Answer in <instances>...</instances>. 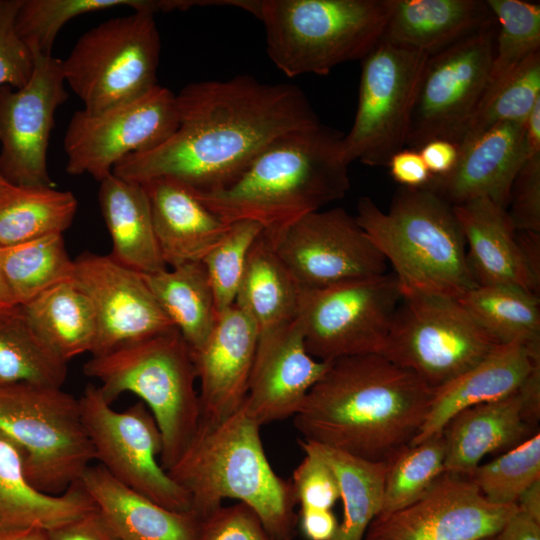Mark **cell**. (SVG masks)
<instances>
[{"label": "cell", "mask_w": 540, "mask_h": 540, "mask_svg": "<svg viewBox=\"0 0 540 540\" xmlns=\"http://www.w3.org/2000/svg\"><path fill=\"white\" fill-rule=\"evenodd\" d=\"M495 23L486 1L393 0L382 39L431 56Z\"/></svg>", "instance_id": "cell-29"}, {"label": "cell", "mask_w": 540, "mask_h": 540, "mask_svg": "<svg viewBox=\"0 0 540 540\" xmlns=\"http://www.w3.org/2000/svg\"><path fill=\"white\" fill-rule=\"evenodd\" d=\"M418 151L433 176L447 175L454 169L459 159L457 145L444 139L430 140Z\"/></svg>", "instance_id": "cell-51"}, {"label": "cell", "mask_w": 540, "mask_h": 540, "mask_svg": "<svg viewBox=\"0 0 540 540\" xmlns=\"http://www.w3.org/2000/svg\"><path fill=\"white\" fill-rule=\"evenodd\" d=\"M81 419L95 460L122 484L177 512L191 511L188 493L160 464L163 441L146 405L138 401L116 411L99 387L88 385L79 398Z\"/></svg>", "instance_id": "cell-13"}, {"label": "cell", "mask_w": 540, "mask_h": 540, "mask_svg": "<svg viewBox=\"0 0 540 540\" xmlns=\"http://www.w3.org/2000/svg\"><path fill=\"white\" fill-rule=\"evenodd\" d=\"M484 540H492V537H490V538H487V539H484Z\"/></svg>", "instance_id": "cell-59"}, {"label": "cell", "mask_w": 540, "mask_h": 540, "mask_svg": "<svg viewBox=\"0 0 540 540\" xmlns=\"http://www.w3.org/2000/svg\"><path fill=\"white\" fill-rule=\"evenodd\" d=\"M355 218L393 267L402 291L457 299L477 286L453 206L429 189L400 187L386 212L361 197Z\"/></svg>", "instance_id": "cell-5"}, {"label": "cell", "mask_w": 540, "mask_h": 540, "mask_svg": "<svg viewBox=\"0 0 540 540\" xmlns=\"http://www.w3.org/2000/svg\"><path fill=\"white\" fill-rule=\"evenodd\" d=\"M402 293L393 272L301 289L298 322L308 353L326 362L381 354Z\"/></svg>", "instance_id": "cell-12"}, {"label": "cell", "mask_w": 540, "mask_h": 540, "mask_svg": "<svg viewBox=\"0 0 540 540\" xmlns=\"http://www.w3.org/2000/svg\"><path fill=\"white\" fill-rule=\"evenodd\" d=\"M343 137L321 122L292 130L265 147L225 188L195 194L225 222L249 220L274 234L344 198L350 179Z\"/></svg>", "instance_id": "cell-3"}, {"label": "cell", "mask_w": 540, "mask_h": 540, "mask_svg": "<svg viewBox=\"0 0 540 540\" xmlns=\"http://www.w3.org/2000/svg\"><path fill=\"white\" fill-rule=\"evenodd\" d=\"M14 302L2 275L0 267V315L6 314L18 308Z\"/></svg>", "instance_id": "cell-58"}, {"label": "cell", "mask_w": 540, "mask_h": 540, "mask_svg": "<svg viewBox=\"0 0 540 540\" xmlns=\"http://www.w3.org/2000/svg\"><path fill=\"white\" fill-rule=\"evenodd\" d=\"M486 4L497 24L489 83L492 86L540 52V5L522 0H487Z\"/></svg>", "instance_id": "cell-42"}, {"label": "cell", "mask_w": 540, "mask_h": 540, "mask_svg": "<svg viewBox=\"0 0 540 540\" xmlns=\"http://www.w3.org/2000/svg\"><path fill=\"white\" fill-rule=\"evenodd\" d=\"M300 290L262 232L249 252L234 303L252 320L257 345L272 340L296 322Z\"/></svg>", "instance_id": "cell-30"}, {"label": "cell", "mask_w": 540, "mask_h": 540, "mask_svg": "<svg viewBox=\"0 0 540 540\" xmlns=\"http://www.w3.org/2000/svg\"><path fill=\"white\" fill-rule=\"evenodd\" d=\"M336 475L343 517L331 540H363L372 521L380 514L386 462H373L302 439Z\"/></svg>", "instance_id": "cell-34"}, {"label": "cell", "mask_w": 540, "mask_h": 540, "mask_svg": "<svg viewBox=\"0 0 540 540\" xmlns=\"http://www.w3.org/2000/svg\"><path fill=\"white\" fill-rule=\"evenodd\" d=\"M260 428L243 406L217 424H199L167 473L188 493L200 520L235 499L255 510L276 540H292L298 524L293 487L268 461Z\"/></svg>", "instance_id": "cell-4"}, {"label": "cell", "mask_w": 540, "mask_h": 540, "mask_svg": "<svg viewBox=\"0 0 540 540\" xmlns=\"http://www.w3.org/2000/svg\"><path fill=\"white\" fill-rule=\"evenodd\" d=\"M433 389L381 354L331 362L293 416L304 440L357 458L387 462L410 445Z\"/></svg>", "instance_id": "cell-2"}, {"label": "cell", "mask_w": 540, "mask_h": 540, "mask_svg": "<svg viewBox=\"0 0 540 540\" xmlns=\"http://www.w3.org/2000/svg\"><path fill=\"white\" fill-rule=\"evenodd\" d=\"M525 122L498 124L459 151L454 169L424 188L452 206L486 198L507 209L514 179L527 159Z\"/></svg>", "instance_id": "cell-22"}, {"label": "cell", "mask_w": 540, "mask_h": 540, "mask_svg": "<svg viewBox=\"0 0 540 540\" xmlns=\"http://www.w3.org/2000/svg\"><path fill=\"white\" fill-rule=\"evenodd\" d=\"M304 458L294 469L291 484L300 508L328 509L340 499L339 484L331 467L303 440Z\"/></svg>", "instance_id": "cell-45"}, {"label": "cell", "mask_w": 540, "mask_h": 540, "mask_svg": "<svg viewBox=\"0 0 540 540\" xmlns=\"http://www.w3.org/2000/svg\"><path fill=\"white\" fill-rule=\"evenodd\" d=\"M497 345L456 298L403 291L381 355L436 389Z\"/></svg>", "instance_id": "cell-10"}, {"label": "cell", "mask_w": 540, "mask_h": 540, "mask_svg": "<svg viewBox=\"0 0 540 540\" xmlns=\"http://www.w3.org/2000/svg\"><path fill=\"white\" fill-rule=\"evenodd\" d=\"M516 511V504L488 501L467 477L444 472L418 500L378 515L363 540H484Z\"/></svg>", "instance_id": "cell-18"}, {"label": "cell", "mask_w": 540, "mask_h": 540, "mask_svg": "<svg viewBox=\"0 0 540 540\" xmlns=\"http://www.w3.org/2000/svg\"><path fill=\"white\" fill-rule=\"evenodd\" d=\"M24 462L22 447L0 431V532L50 530L96 509L79 481L58 495L37 490L27 479Z\"/></svg>", "instance_id": "cell-28"}, {"label": "cell", "mask_w": 540, "mask_h": 540, "mask_svg": "<svg viewBox=\"0 0 540 540\" xmlns=\"http://www.w3.org/2000/svg\"><path fill=\"white\" fill-rule=\"evenodd\" d=\"M509 205L506 210L517 231L540 232V155L527 158L519 169Z\"/></svg>", "instance_id": "cell-48"}, {"label": "cell", "mask_w": 540, "mask_h": 540, "mask_svg": "<svg viewBox=\"0 0 540 540\" xmlns=\"http://www.w3.org/2000/svg\"><path fill=\"white\" fill-rule=\"evenodd\" d=\"M262 232L261 225L253 221L231 223L223 238L202 259L218 315L234 305L249 252Z\"/></svg>", "instance_id": "cell-44"}, {"label": "cell", "mask_w": 540, "mask_h": 540, "mask_svg": "<svg viewBox=\"0 0 540 540\" xmlns=\"http://www.w3.org/2000/svg\"><path fill=\"white\" fill-rule=\"evenodd\" d=\"M77 207L78 201L70 191L11 184L0 195V247L63 234Z\"/></svg>", "instance_id": "cell-35"}, {"label": "cell", "mask_w": 540, "mask_h": 540, "mask_svg": "<svg viewBox=\"0 0 540 540\" xmlns=\"http://www.w3.org/2000/svg\"><path fill=\"white\" fill-rule=\"evenodd\" d=\"M492 540H540V522L517 511L506 521Z\"/></svg>", "instance_id": "cell-53"}, {"label": "cell", "mask_w": 540, "mask_h": 540, "mask_svg": "<svg viewBox=\"0 0 540 540\" xmlns=\"http://www.w3.org/2000/svg\"><path fill=\"white\" fill-rule=\"evenodd\" d=\"M178 125L175 94L159 84L136 99L97 113L78 110L64 136L66 171L89 174L101 182L124 157L157 147Z\"/></svg>", "instance_id": "cell-15"}, {"label": "cell", "mask_w": 540, "mask_h": 540, "mask_svg": "<svg viewBox=\"0 0 540 540\" xmlns=\"http://www.w3.org/2000/svg\"><path fill=\"white\" fill-rule=\"evenodd\" d=\"M142 275L191 352L199 350L218 319L213 291L203 264L190 262Z\"/></svg>", "instance_id": "cell-33"}, {"label": "cell", "mask_w": 540, "mask_h": 540, "mask_svg": "<svg viewBox=\"0 0 540 540\" xmlns=\"http://www.w3.org/2000/svg\"><path fill=\"white\" fill-rule=\"evenodd\" d=\"M443 430L408 445L387 461L382 508L379 515L399 510L424 495L444 470Z\"/></svg>", "instance_id": "cell-41"}, {"label": "cell", "mask_w": 540, "mask_h": 540, "mask_svg": "<svg viewBox=\"0 0 540 540\" xmlns=\"http://www.w3.org/2000/svg\"><path fill=\"white\" fill-rule=\"evenodd\" d=\"M49 540H119L96 509L47 530Z\"/></svg>", "instance_id": "cell-49"}, {"label": "cell", "mask_w": 540, "mask_h": 540, "mask_svg": "<svg viewBox=\"0 0 540 540\" xmlns=\"http://www.w3.org/2000/svg\"><path fill=\"white\" fill-rule=\"evenodd\" d=\"M67 364L38 337L20 307L0 315V385L62 388Z\"/></svg>", "instance_id": "cell-38"}, {"label": "cell", "mask_w": 540, "mask_h": 540, "mask_svg": "<svg viewBox=\"0 0 540 540\" xmlns=\"http://www.w3.org/2000/svg\"><path fill=\"white\" fill-rule=\"evenodd\" d=\"M467 478L488 501L516 504L521 494L540 480L539 432L490 462L479 464Z\"/></svg>", "instance_id": "cell-43"}, {"label": "cell", "mask_w": 540, "mask_h": 540, "mask_svg": "<svg viewBox=\"0 0 540 540\" xmlns=\"http://www.w3.org/2000/svg\"><path fill=\"white\" fill-rule=\"evenodd\" d=\"M453 209L476 285L515 287L539 296L540 282L523 259L506 208L480 198Z\"/></svg>", "instance_id": "cell-25"}, {"label": "cell", "mask_w": 540, "mask_h": 540, "mask_svg": "<svg viewBox=\"0 0 540 540\" xmlns=\"http://www.w3.org/2000/svg\"><path fill=\"white\" fill-rule=\"evenodd\" d=\"M73 277L95 312L97 333L92 356L176 330L143 275L110 255L81 253L74 260Z\"/></svg>", "instance_id": "cell-19"}, {"label": "cell", "mask_w": 540, "mask_h": 540, "mask_svg": "<svg viewBox=\"0 0 540 540\" xmlns=\"http://www.w3.org/2000/svg\"><path fill=\"white\" fill-rule=\"evenodd\" d=\"M527 158L540 155V101L536 103L524 124Z\"/></svg>", "instance_id": "cell-55"}, {"label": "cell", "mask_w": 540, "mask_h": 540, "mask_svg": "<svg viewBox=\"0 0 540 540\" xmlns=\"http://www.w3.org/2000/svg\"><path fill=\"white\" fill-rule=\"evenodd\" d=\"M117 7L152 14L159 12L158 0H21L14 29L33 57L52 56L55 38L68 21L82 14Z\"/></svg>", "instance_id": "cell-39"}, {"label": "cell", "mask_w": 540, "mask_h": 540, "mask_svg": "<svg viewBox=\"0 0 540 540\" xmlns=\"http://www.w3.org/2000/svg\"><path fill=\"white\" fill-rule=\"evenodd\" d=\"M265 237L300 289L381 275L388 263L344 208L309 213Z\"/></svg>", "instance_id": "cell-16"}, {"label": "cell", "mask_w": 540, "mask_h": 540, "mask_svg": "<svg viewBox=\"0 0 540 540\" xmlns=\"http://www.w3.org/2000/svg\"><path fill=\"white\" fill-rule=\"evenodd\" d=\"M516 240L529 271L540 282V232L516 230Z\"/></svg>", "instance_id": "cell-54"}, {"label": "cell", "mask_w": 540, "mask_h": 540, "mask_svg": "<svg viewBox=\"0 0 540 540\" xmlns=\"http://www.w3.org/2000/svg\"><path fill=\"white\" fill-rule=\"evenodd\" d=\"M160 36L154 14L134 11L85 32L61 60L65 83L97 113L157 86Z\"/></svg>", "instance_id": "cell-9"}, {"label": "cell", "mask_w": 540, "mask_h": 540, "mask_svg": "<svg viewBox=\"0 0 540 540\" xmlns=\"http://www.w3.org/2000/svg\"><path fill=\"white\" fill-rule=\"evenodd\" d=\"M540 101V52L489 86L458 145L459 151L488 129L505 122H525Z\"/></svg>", "instance_id": "cell-40"}, {"label": "cell", "mask_w": 540, "mask_h": 540, "mask_svg": "<svg viewBox=\"0 0 540 540\" xmlns=\"http://www.w3.org/2000/svg\"><path fill=\"white\" fill-rule=\"evenodd\" d=\"M0 267L19 307L74 275V260L66 250L63 234L0 247Z\"/></svg>", "instance_id": "cell-37"}, {"label": "cell", "mask_w": 540, "mask_h": 540, "mask_svg": "<svg viewBox=\"0 0 540 540\" xmlns=\"http://www.w3.org/2000/svg\"><path fill=\"white\" fill-rule=\"evenodd\" d=\"M0 431L22 447L27 479L46 494L65 492L95 460L79 399L62 388L0 385Z\"/></svg>", "instance_id": "cell-8"}, {"label": "cell", "mask_w": 540, "mask_h": 540, "mask_svg": "<svg viewBox=\"0 0 540 540\" xmlns=\"http://www.w3.org/2000/svg\"><path fill=\"white\" fill-rule=\"evenodd\" d=\"M140 184L148 198L156 241L167 268L201 262L231 225L176 180L154 178Z\"/></svg>", "instance_id": "cell-24"}, {"label": "cell", "mask_w": 540, "mask_h": 540, "mask_svg": "<svg viewBox=\"0 0 540 540\" xmlns=\"http://www.w3.org/2000/svg\"><path fill=\"white\" fill-rule=\"evenodd\" d=\"M497 24L428 57L416 96L406 147L433 139L458 147L490 83Z\"/></svg>", "instance_id": "cell-14"}, {"label": "cell", "mask_w": 540, "mask_h": 540, "mask_svg": "<svg viewBox=\"0 0 540 540\" xmlns=\"http://www.w3.org/2000/svg\"><path fill=\"white\" fill-rule=\"evenodd\" d=\"M20 308L38 337L67 363L74 357L92 353L97 333L95 312L74 277L49 288Z\"/></svg>", "instance_id": "cell-32"}, {"label": "cell", "mask_w": 540, "mask_h": 540, "mask_svg": "<svg viewBox=\"0 0 540 540\" xmlns=\"http://www.w3.org/2000/svg\"><path fill=\"white\" fill-rule=\"evenodd\" d=\"M298 523L308 540H331L337 530L338 520L328 509L300 508Z\"/></svg>", "instance_id": "cell-52"}, {"label": "cell", "mask_w": 540, "mask_h": 540, "mask_svg": "<svg viewBox=\"0 0 540 540\" xmlns=\"http://www.w3.org/2000/svg\"><path fill=\"white\" fill-rule=\"evenodd\" d=\"M0 540H49V538L47 530L33 527L0 532Z\"/></svg>", "instance_id": "cell-57"}, {"label": "cell", "mask_w": 540, "mask_h": 540, "mask_svg": "<svg viewBox=\"0 0 540 540\" xmlns=\"http://www.w3.org/2000/svg\"><path fill=\"white\" fill-rule=\"evenodd\" d=\"M21 0H0V86L8 84L20 88L29 80L34 59L18 38L14 19ZM11 184L0 176V195Z\"/></svg>", "instance_id": "cell-46"}, {"label": "cell", "mask_w": 540, "mask_h": 540, "mask_svg": "<svg viewBox=\"0 0 540 540\" xmlns=\"http://www.w3.org/2000/svg\"><path fill=\"white\" fill-rule=\"evenodd\" d=\"M540 367V347L520 342L498 344L473 367L433 389L426 418L410 445L443 430L447 422L468 407L499 400L516 392Z\"/></svg>", "instance_id": "cell-23"}, {"label": "cell", "mask_w": 540, "mask_h": 540, "mask_svg": "<svg viewBox=\"0 0 540 540\" xmlns=\"http://www.w3.org/2000/svg\"><path fill=\"white\" fill-rule=\"evenodd\" d=\"M539 431L530 421L521 387L499 400L461 410L444 426L445 472L467 477L488 454L500 455Z\"/></svg>", "instance_id": "cell-26"}, {"label": "cell", "mask_w": 540, "mask_h": 540, "mask_svg": "<svg viewBox=\"0 0 540 540\" xmlns=\"http://www.w3.org/2000/svg\"><path fill=\"white\" fill-rule=\"evenodd\" d=\"M83 373L100 382L112 404L133 393L152 413L162 435L160 464L167 471L195 437L200 423L199 394L192 353L177 330L92 356Z\"/></svg>", "instance_id": "cell-7"}, {"label": "cell", "mask_w": 540, "mask_h": 540, "mask_svg": "<svg viewBox=\"0 0 540 540\" xmlns=\"http://www.w3.org/2000/svg\"><path fill=\"white\" fill-rule=\"evenodd\" d=\"M25 85L0 86V176L21 187H55L47 168V149L56 109L68 93L61 60L33 57Z\"/></svg>", "instance_id": "cell-17"}, {"label": "cell", "mask_w": 540, "mask_h": 540, "mask_svg": "<svg viewBox=\"0 0 540 540\" xmlns=\"http://www.w3.org/2000/svg\"><path fill=\"white\" fill-rule=\"evenodd\" d=\"M257 349V331L235 304L218 315L203 346L192 353L200 383V423L217 424L243 405Z\"/></svg>", "instance_id": "cell-20"}, {"label": "cell", "mask_w": 540, "mask_h": 540, "mask_svg": "<svg viewBox=\"0 0 540 540\" xmlns=\"http://www.w3.org/2000/svg\"><path fill=\"white\" fill-rule=\"evenodd\" d=\"M498 343L540 347L539 296L508 286H475L457 298Z\"/></svg>", "instance_id": "cell-36"}, {"label": "cell", "mask_w": 540, "mask_h": 540, "mask_svg": "<svg viewBox=\"0 0 540 540\" xmlns=\"http://www.w3.org/2000/svg\"><path fill=\"white\" fill-rule=\"evenodd\" d=\"M98 201L116 262L141 274L166 269L142 184L113 173L100 182Z\"/></svg>", "instance_id": "cell-31"}, {"label": "cell", "mask_w": 540, "mask_h": 540, "mask_svg": "<svg viewBox=\"0 0 540 540\" xmlns=\"http://www.w3.org/2000/svg\"><path fill=\"white\" fill-rule=\"evenodd\" d=\"M119 540H197L200 519L191 511L167 509L90 465L79 479Z\"/></svg>", "instance_id": "cell-27"}, {"label": "cell", "mask_w": 540, "mask_h": 540, "mask_svg": "<svg viewBox=\"0 0 540 540\" xmlns=\"http://www.w3.org/2000/svg\"><path fill=\"white\" fill-rule=\"evenodd\" d=\"M265 28L267 53L288 77L327 75L383 38L393 0H233Z\"/></svg>", "instance_id": "cell-6"}, {"label": "cell", "mask_w": 540, "mask_h": 540, "mask_svg": "<svg viewBox=\"0 0 540 540\" xmlns=\"http://www.w3.org/2000/svg\"><path fill=\"white\" fill-rule=\"evenodd\" d=\"M390 175L401 187L422 188L430 181L428 170L418 150L405 147L389 160Z\"/></svg>", "instance_id": "cell-50"}, {"label": "cell", "mask_w": 540, "mask_h": 540, "mask_svg": "<svg viewBox=\"0 0 540 540\" xmlns=\"http://www.w3.org/2000/svg\"><path fill=\"white\" fill-rule=\"evenodd\" d=\"M330 364L308 353L297 319L282 334L257 345L242 406L261 426L293 417Z\"/></svg>", "instance_id": "cell-21"}, {"label": "cell", "mask_w": 540, "mask_h": 540, "mask_svg": "<svg viewBox=\"0 0 540 540\" xmlns=\"http://www.w3.org/2000/svg\"><path fill=\"white\" fill-rule=\"evenodd\" d=\"M429 55L381 40L362 60L358 103L342 154L349 165H388L406 147L411 116Z\"/></svg>", "instance_id": "cell-11"}, {"label": "cell", "mask_w": 540, "mask_h": 540, "mask_svg": "<svg viewBox=\"0 0 540 540\" xmlns=\"http://www.w3.org/2000/svg\"><path fill=\"white\" fill-rule=\"evenodd\" d=\"M175 97L176 131L157 147L124 157L114 175L137 183L170 178L196 193L215 192L276 138L320 122L298 86L250 75L190 83Z\"/></svg>", "instance_id": "cell-1"}, {"label": "cell", "mask_w": 540, "mask_h": 540, "mask_svg": "<svg viewBox=\"0 0 540 540\" xmlns=\"http://www.w3.org/2000/svg\"><path fill=\"white\" fill-rule=\"evenodd\" d=\"M516 505L520 511L540 522V480L521 494Z\"/></svg>", "instance_id": "cell-56"}, {"label": "cell", "mask_w": 540, "mask_h": 540, "mask_svg": "<svg viewBox=\"0 0 540 540\" xmlns=\"http://www.w3.org/2000/svg\"><path fill=\"white\" fill-rule=\"evenodd\" d=\"M197 540H276L250 506L221 505L200 520Z\"/></svg>", "instance_id": "cell-47"}]
</instances>
